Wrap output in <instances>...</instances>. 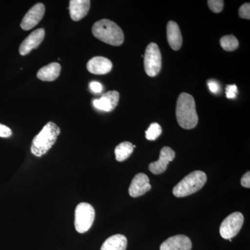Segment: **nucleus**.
<instances>
[{"mask_svg": "<svg viewBox=\"0 0 250 250\" xmlns=\"http://www.w3.org/2000/svg\"><path fill=\"white\" fill-rule=\"evenodd\" d=\"M176 117L179 126L185 129H191L198 123L195 102L190 94L182 93L179 95L176 105Z\"/></svg>", "mask_w": 250, "mask_h": 250, "instance_id": "1", "label": "nucleus"}, {"mask_svg": "<svg viewBox=\"0 0 250 250\" xmlns=\"http://www.w3.org/2000/svg\"><path fill=\"white\" fill-rule=\"evenodd\" d=\"M191 248V241L188 237L177 235L164 241L161 245L160 250H190Z\"/></svg>", "mask_w": 250, "mask_h": 250, "instance_id": "13", "label": "nucleus"}, {"mask_svg": "<svg viewBox=\"0 0 250 250\" xmlns=\"http://www.w3.org/2000/svg\"><path fill=\"white\" fill-rule=\"evenodd\" d=\"M167 39L171 48L177 51L182 45V36L177 22L170 21L167 25Z\"/></svg>", "mask_w": 250, "mask_h": 250, "instance_id": "16", "label": "nucleus"}, {"mask_svg": "<svg viewBox=\"0 0 250 250\" xmlns=\"http://www.w3.org/2000/svg\"><path fill=\"white\" fill-rule=\"evenodd\" d=\"M208 6H209L210 11L215 14L221 12L223 9L224 1L223 0H209L207 1Z\"/></svg>", "mask_w": 250, "mask_h": 250, "instance_id": "22", "label": "nucleus"}, {"mask_svg": "<svg viewBox=\"0 0 250 250\" xmlns=\"http://www.w3.org/2000/svg\"><path fill=\"white\" fill-rule=\"evenodd\" d=\"M144 67L146 74L149 77H155L160 72L162 58L157 44L151 42L147 46L145 52Z\"/></svg>", "mask_w": 250, "mask_h": 250, "instance_id": "6", "label": "nucleus"}, {"mask_svg": "<svg viewBox=\"0 0 250 250\" xmlns=\"http://www.w3.org/2000/svg\"><path fill=\"white\" fill-rule=\"evenodd\" d=\"M89 0H71L69 5L70 17L72 21H80L83 19L89 11Z\"/></svg>", "mask_w": 250, "mask_h": 250, "instance_id": "15", "label": "nucleus"}, {"mask_svg": "<svg viewBox=\"0 0 250 250\" xmlns=\"http://www.w3.org/2000/svg\"><path fill=\"white\" fill-rule=\"evenodd\" d=\"M241 185L243 186V187L248 188H250V172H246L244 175L243 176V177L241 178Z\"/></svg>", "mask_w": 250, "mask_h": 250, "instance_id": "28", "label": "nucleus"}, {"mask_svg": "<svg viewBox=\"0 0 250 250\" xmlns=\"http://www.w3.org/2000/svg\"><path fill=\"white\" fill-rule=\"evenodd\" d=\"M45 34L43 29H38L31 33L20 46V54L25 56L30 53L32 49L37 48L43 41Z\"/></svg>", "mask_w": 250, "mask_h": 250, "instance_id": "10", "label": "nucleus"}, {"mask_svg": "<svg viewBox=\"0 0 250 250\" xmlns=\"http://www.w3.org/2000/svg\"><path fill=\"white\" fill-rule=\"evenodd\" d=\"M45 12V5L38 3L28 11L23 18L21 27L23 30L28 31L33 29L41 22Z\"/></svg>", "mask_w": 250, "mask_h": 250, "instance_id": "8", "label": "nucleus"}, {"mask_svg": "<svg viewBox=\"0 0 250 250\" xmlns=\"http://www.w3.org/2000/svg\"><path fill=\"white\" fill-rule=\"evenodd\" d=\"M90 88L93 93H100L103 91V86L100 82H92L90 83Z\"/></svg>", "mask_w": 250, "mask_h": 250, "instance_id": "26", "label": "nucleus"}, {"mask_svg": "<svg viewBox=\"0 0 250 250\" xmlns=\"http://www.w3.org/2000/svg\"><path fill=\"white\" fill-rule=\"evenodd\" d=\"M161 133H162V129L160 125L158 123H152L146 131V139L149 141H155L159 137Z\"/></svg>", "mask_w": 250, "mask_h": 250, "instance_id": "21", "label": "nucleus"}, {"mask_svg": "<svg viewBox=\"0 0 250 250\" xmlns=\"http://www.w3.org/2000/svg\"><path fill=\"white\" fill-rule=\"evenodd\" d=\"M12 135V131L6 125L0 124V137L9 138Z\"/></svg>", "mask_w": 250, "mask_h": 250, "instance_id": "25", "label": "nucleus"}, {"mask_svg": "<svg viewBox=\"0 0 250 250\" xmlns=\"http://www.w3.org/2000/svg\"><path fill=\"white\" fill-rule=\"evenodd\" d=\"M238 88L236 85H229L226 88V96L228 99L236 98Z\"/></svg>", "mask_w": 250, "mask_h": 250, "instance_id": "24", "label": "nucleus"}, {"mask_svg": "<svg viewBox=\"0 0 250 250\" xmlns=\"http://www.w3.org/2000/svg\"><path fill=\"white\" fill-rule=\"evenodd\" d=\"M60 133V128L55 123L49 122L33 140L31 153L38 157L45 154L54 146Z\"/></svg>", "mask_w": 250, "mask_h": 250, "instance_id": "3", "label": "nucleus"}, {"mask_svg": "<svg viewBox=\"0 0 250 250\" xmlns=\"http://www.w3.org/2000/svg\"><path fill=\"white\" fill-rule=\"evenodd\" d=\"M95 212L90 204L82 202L75 209V226L77 232L83 233L88 231L93 225Z\"/></svg>", "mask_w": 250, "mask_h": 250, "instance_id": "5", "label": "nucleus"}, {"mask_svg": "<svg viewBox=\"0 0 250 250\" xmlns=\"http://www.w3.org/2000/svg\"><path fill=\"white\" fill-rule=\"evenodd\" d=\"M127 239L124 235H113L105 241L100 250H126Z\"/></svg>", "mask_w": 250, "mask_h": 250, "instance_id": "18", "label": "nucleus"}, {"mask_svg": "<svg viewBox=\"0 0 250 250\" xmlns=\"http://www.w3.org/2000/svg\"><path fill=\"white\" fill-rule=\"evenodd\" d=\"M120 94L116 90H111L103 94L99 100H93L95 108L101 111L110 112L116 107L119 103Z\"/></svg>", "mask_w": 250, "mask_h": 250, "instance_id": "12", "label": "nucleus"}, {"mask_svg": "<svg viewBox=\"0 0 250 250\" xmlns=\"http://www.w3.org/2000/svg\"><path fill=\"white\" fill-rule=\"evenodd\" d=\"M175 158V152L169 147H164L161 149L159 159L155 162L151 163L149 165V170L154 174L164 173L167 169L170 161Z\"/></svg>", "mask_w": 250, "mask_h": 250, "instance_id": "9", "label": "nucleus"}, {"mask_svg": "<svg viewBox=\"0 0 250 250\" xmlns=\"http://www.w3.org/2000/svg\"><path fill=\"white\" fill-rule=\"evenodd\" d=\"M239 16L243 19L250 20V3L242 5L239 9Z\"/></svg>", "mask_w": 250, "mask_h": 250, "instance_id": "23", "label": "nucleus"}, {"mask_svg": "<svg viewBox=\"0 0 250 250\" xmlns=\"http://www.w3.org/2000/svg\"><path fill=\"white\" fill-rule=\"evenodd\" d=\"M152 188L149 179L144 173L136 174L132 179L129 188V195L132 197H138L144 195Z\"/></svg>", "mask_w": 250, "mask_h": 250, "instance_id": "11", "label": "nucleus"}, {"mask_svg": "<svg viewBox=\"0 0 250 250\" xmlns=\"http://www.w3.org/2000/svg\"><path fill=\"white\" fill-rule=\"evenodd\" d=\"M134 145L130 142H123L120 143L115 149L116 160L122 162L127 159L134 151Z\"/></svg>", "mask_w": 250, "mask_h": 250, "instance_id": "19", "label": "nucleus"}, {"mask_svg": "<svg viewBox=\"0 0 250 250\" xmlns=\"http://www.w3.org/2000/svg\"><path fill=\"white\" fill-rule=\"evenodd\" d=\"M94 36L105 43L113 46H120L125 40L121 28L113 21L103 19L98 21L92 27Z\"/></svg>", "mask_w": 250, "mask_h": 250, "instance_id": "2", "label": "nucleus"}, {"mask_svg": "<svg viewBox=\"0 0 250 250\" xmlns=\"http://www.w3.org/2000/svg\"><path fill=\"white\" fill-rule=\"evenodd\" d=\"M208 86L212 93H218L219 90H220V85H219V83L214 80H210L209 82H208Z\"/></svg>", "mask_w": 250, "mask_h": 250, "instance_id": "27", "label": "nucleus"}, {"mask_svg": "<svg viewBox=\"0 0 250 250\" xmlns=\"http://www.w3.org/2000/svg\"><path fill=\"white\" fill-rule=\"evenodd\" d=\"M86 67L87 70L94 75H106L112 70L113 64L107 58L95 57L88 62Z\"/></svg>", "mask_w": 250, "mask_h": 250, "instance_id": "14", "label": "nucleus"}, {"mask_svg": "<svg viewBox=\"0 0 250 250\" xmlns=\"http://www.w3.org/2000/svg\"><path fill=\"white\" fill-rule=\"evenodd\" d=\"M207 174L200 170L194 171L186 176L173 188V195L177 197L188 196L202 188L207 182Z\"/></svg>", "mask_w": 250, "mask_h": 250, "instance_id": "4", "label": "nucleus"}, {"mask_svg": "<svg viewBox=\"0 0 250 250\" xmlns=\"http://www.w3.org/2000/svg\"><path fill=\"white\" fill-rule=\"evenodd\" d=\"M61 70H62V67L60 64L58 62H51L39 70L37 77L43 82H53L58 78Z\"/></svg>", "mask_w": 250, "mask_h": 250, "instance_id": "17", "label": "nucleus"}, {"mask_svg": "<svg viewBox=\"0 0 250 250\" xmlns=\"http://www.w3.org/2000/svg\"><path fill=\"white\" fill-rule=\"evenodd\" d=\"M243 223L244 217L240 212L229 215L220 225V235L225 239H231L241 231Z\"/></svg>", "mask_w": 250, "mask_h": 250, "instance_id": "7", "label": "nucleus"}, {"mask_svg": "<svg viewBox=\"0 0 250 250\" xmlns=\"http://www.w3.org/2000/svg\"><path fill=\"white\" fill-rule=\"evenodd\" d=\"M220 45L225 51L231 52L238 48V41L236 37L233 35H228L223 36L220 39Z\"/></svg>", "mask_w": 250, "mask_h": 250, "instance_id": "20", "label": "nucleus"}]
</instances>
